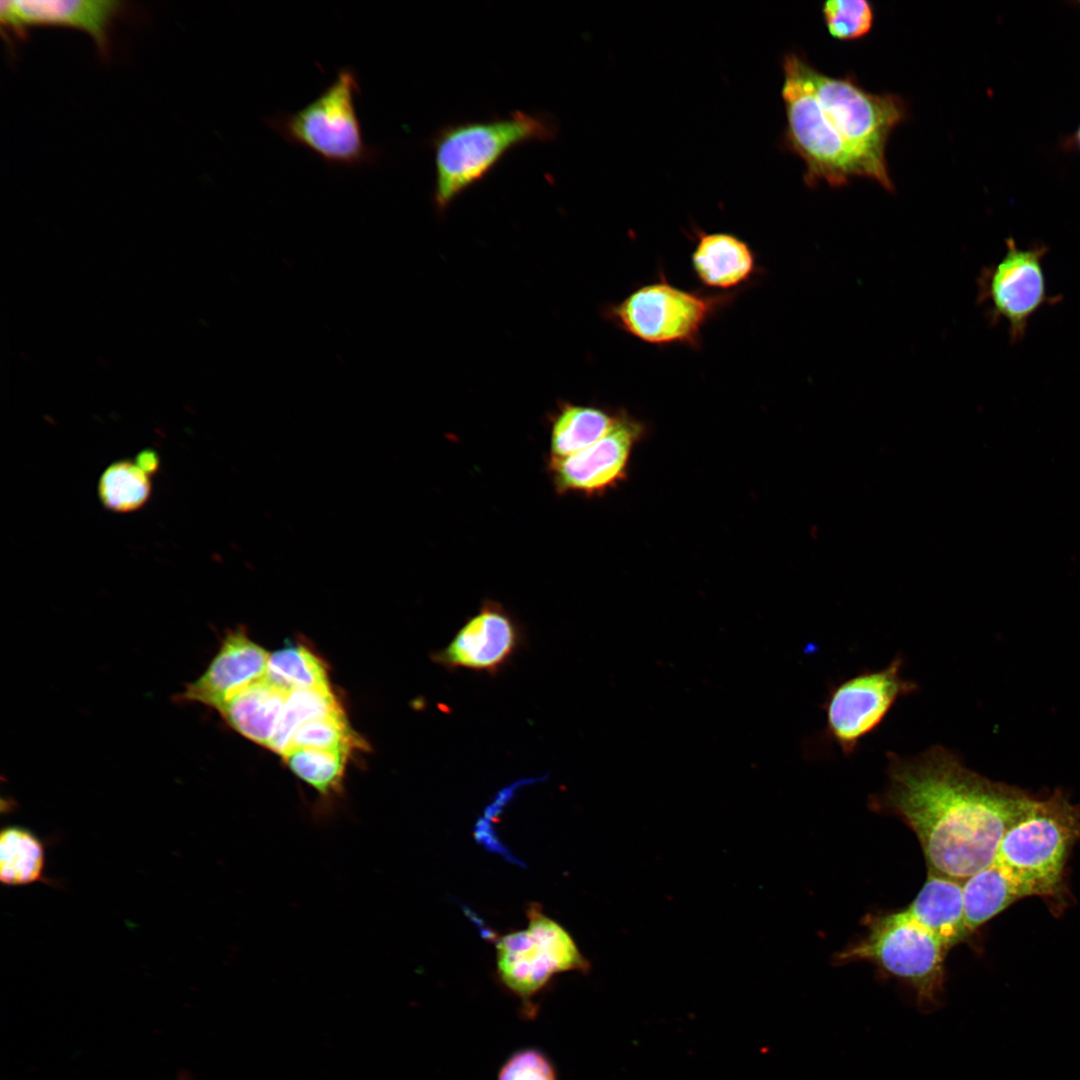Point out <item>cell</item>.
Wrapping results in <instances>:
<instances>
[{
    "instance_id": "cell-1",
    "label": "cell",
    "mask_w": 1080,
    "mask_h": 1080,
    "mask_svg": "<svg viewBox=\"0 0 1080 1080\" xmlns=\"http://www.w3.org/2000/svg\"><path fill=\"white\" fill-rule=\"evenodd\" d=\"M888 785L872 807L901 818L916 834L930 871L961 881L988 866L1002 837L1031 799L968 769L933 745L913 757L887 753Z\"/></svg>"
},
{
    "instance_id": "cell-2",
    "label": "cell",
    "mask_w": 1080,
    "mask_h": 1080,
    "mask_svg": "<svg viewBox=\"0 0 1080 1080\" xmlns=\"http://www.w3.org/2000/svg\"><path fill=\"white\" fill-rule=\"evenodd\" d=\"M1080 838V806L1060 792L1031 798L985 867L1006 908L1026 897L1059 898L1068 855Z\"/></svg>"
},
{
    "instance_id": "cell-3",
    "label": "cell",
    "mask_w": 1080,
    "mask_h": 1080,
    "mask_svg": "<svg viewBox=\"0 0 1080 1080\" xmlns=\"http://www.w3.org/2000/svg\"><path fill=\"white\" fill-rule=\"evenodd\" d=\"M557 133V124L549 115L523 111L442 127L430 140L436 208L445 210L460 194L482 181L512 149L554 140Z\"/></svg>"
},
{
    "instance_id": "cell-4",
    "label": "cell",
    "mask_w": 1080,
    "mask_h": 1080,
    "mask_svg": "<svg viewBox=\"0 0 1080 1080\" xmlns=\"http://www.w3.org/2000/svg\"><path fill=\"white\" fill-rule=\"evenodd\" d=\"M360 94L358 74L354 68L345 66L303 108L280 112L264 120L286 142L311 151L331 167L372 165L381 150L364 138L356 108Z\"/></svg>"
},
{
    "instance_id": "cell-5",
    "label": "cell",
    "mask_w": 1080,
    "mask_h": 1080,
    "mask_svg": "<svg viewBox=\"0 0 1080 1080\" xmlns=\"http://www.w3.org/2000/svg\"><path fill=\"white\" fill-rule=\"evenodd\" d=\"M734 292H704L678 287L661 271L604 311L606 319L629 336L657 347L698 349L708 322L731 305Z\"/></svg>"
},
{
    "instance_id": "cell-6",
    "label": "cell",
    "mask_w": 1080,
    "mask_h": 1080,
    "mask_svg": "<svg viewBox=\"0 0 1080 1080\" xmlns=\"http://www.w3.org/2000/svg\"><path fill=\"white\" fill-rule=\"evenodd\" d=\"M949 949L906 910L870 921L864 938L836 954L838 964L869 962L883 974L908 985L920 1010H935L945 984Z\"/></svg>"
},
{
    "instance_id": "cell-7",
    "label": "cell",
    "mask_w": 1080,
    "mask_h": 1080,
    "mask_svg": "<svg viewBox=\"0 0 1080 1080\" xmlns=\"http://www.w3.org/2000/svg\"><path fill=\"white\" fill-rule=\"evenodd\" d=\"M807 74L825 116L863 166L866 177L893 190L885 149L891 131L906 116L904 100L895 94L871 93L849 76H829L809 63Z\"/></svg>"
},
{
    "instance_id": "cell-8",
    "label": "cell",
    "mask_w": 1080,
    "mask_h": 1080,
    "mask_svg": "<svg viewBox=\"0 0 1080 1080\" xmlns=\"http://www.w3.org/2000/svg\"><path fill=\"white\" fill-rule=\"evenodd\" d=\"M807 61L791 52L784 56L781 96L786 113L784 143L805 164L804 181L841 186L865 170L825 116L807 74Z\"/></svg>"
},
{
    "instance_id": "cell-9",
    "label": "cell",
    "mask_w": 1080,
    "mask_h": 1080,
    "mask_svg": "<svg viewBox=\"0 0 1080 1080\" xmlns=\"http://www.w3.org/2000/svg\"><path fill=\"white\" fill-rule=\"evenodd\" d=\"M528 926L500 937L496 969L503 986L521 1002L523 1015L537 1014L536 997L551 979L564 972L587 973L590 963L568 931L545 915L537 904L527 911Z\"/></svg>"
},
{
    "instance_id": "cell-10",
    "label": "cell",
    "mask_w": 1080,
    "mask_h": 1080,
    "mask_svg": "<svg viewBox=\"0 0 1080 1080\" xmlns=\"http://www.w3.org/2000/svg\"><path fill=\"white\" fill-rule=\"evenodd\" d=\"M902 667L898 655L883 669L860 672L829 689L823 704L825 732L845 756L879 728L898 699L918 690L901 676Z\"/></svg>"
},
{
    "instance_id": "cell-11",
    "label": "cell",
    "mask_w": 1080,
    "mask_h": 1080,
    "mask_svg": "<svg viewBox=\"0 0 1080 1080\" xmlns=\"http://www.w3.org/2000/svg\"><path fill=\"white\" fill-rule=\"evenodd\" d=\"M1047 252L1042 243L1022 248L1009 238L1001 259L985 267L978 278V303L987 308L991 323L1008 326L1012 343L1025 337L1029 321L1041 308L1058 302L1059 297L1047 290L1043 268Z\"/></svg>"
},
{
    "instance_id": "cell-12",
    "label": "cell",
    "mask_w": 1080,
    "mask_h": 1080,
    "mask_svg": "<svg viewBox=\"0 0 1080 1080\" xmlns=\"http://www.w3.org/2000/svg\"><path fill=\"white\" fill-rule=\"evenodd\" d=\"M522 625L500 603L484 600L449 643L431 653V660L448 671L467 669L495 676L524 645Z\"/></svg>"
},
{
    "instance_id": "cell-13",
    "label": "cell",
    "mask_w": 1080,
    "mask_h": 1080,
    "mask_svg": "<svg viewBox=\"0 0 1080 1080\" xmlns=\"http://www.w3.org/2000/svg\"><path fill=\"white\" fill-rule=\"evenodd\" d=\"M644 425L620 410L612 429L590 447L565 458H548L547 470L558 494L599 495L623 480Z\"/></svg>"
},
{
    "instance_id": "cell-14",
    "label": "cell",
    "mask_w": 1080,
    "mask_h": 1080,
    "mask_svg": "<svg viewBox=\"0 0 1080 1080\" xmlns=\"http://www.w3.org/2000/svg\"><path fill=\"white\" fill-rule=\"evenodd\" d=\"M268 658V652L243 629L230 631L206 670L186 684L176 700L200 703L218 711L240 690L266 675Z\"/></svg>"
},
{
    "instance_id": "cell-15",
    "label": "cell",
    "mask_w": 1080,
    "mask_h": 1080,
    "mask_svg": "<svg viewBox=\"0 0 1080 1080\" xmlns=\"http://www.w3.org/2000/svg\"><path fill=\"white\" fill-rule=\"evenodd\" d=\"M123 4L111 0H2L0 17L3 25L15 31L42 25L80 29L105 55L112 25L124 10Z\"/></svg>"
},
{
    "instance_id": "cell-16",
    "label": "cell",
    "mask_w": 1080,
    "mask_h": 1080,
    "mask_svg": "<svg viewBox=\"0 0 1080 1080\" xmlns=\"http://www.w3.org/2000/svg\"><path fill=\"white\" fill-rule=\"evenodd\" d=\"M690 255L696 279L715 292H734L760 272L751 246L732 233L695 231Z\"/></svg>"
},
{
    "instance_id": "cell-17",
    "label": "cell",
    "mask_w": 1080,
    "mask_h": 1080,
    "mask_svg": "<svg viewBox=\"0 0 1080 1080\" xmlns=\"http://www.w3.org/2000/svg\"><path fill=\"white\" fill-rule=\"evenodd\" d=\"M906 910L948 949L970 935L965 925L961 880L929 870L926 882Z\"/></svg>"
},
{
    "instance_id": "cell-18",
    "label": "cell",
    "mask_w": 1080,
    "mask_h": 1080,
    "mask_svg": "<svg viewBox=\"0 0 1080 1080\" xmlns=\"http://www.w3.org/2000/svg\"><path fill=\"white\" fill-rule=\"evenodd\" d=\"M289 692L264 676L227 701L218 712L236 732L268 748Z\"/></svg>"
},
{
    "instance_id": "cell-19",
    "label": "cell",
    "mask_w": 1080,
    "mask_h": 1080,
    "mask_svg": "<svg viewBox=\"0 0 1080 1080\" xmlns=\"http://www.w3.org/2000/svg\"><path fill=\"white\" fill-rule=\"evenodd\" d=\"M620 410L563 403L551 420L548 458L574 455L603 438L616 423Z\"/></svg>"
},
{
    "instance_id": "cell-20",
    "label": "cell",
    "mask_w": 1080,
    "mask_h": 1080,
    "mask_svg": "<svg viewBox=\"0 0 1080 1080\" xmlns=\"http://www.w3.org/2000/svg\"><path fill=\"white\" fill-rule=\"evenodd\" d=\"M350 752L318 748H292L283 757L290 771L313 788L321 801L332 803L343 793Z\"/></svg>"
},
{
    "instance_id": "cell-21",
    "label": "cell",
    "mask_w": 1080,
    "mask_h": 1080,
    "mask_svg": "<svg viewBox=\"0 0 1080 1080\" xmlns=\"http://www.w3.org/2000/svg\"><path fill=\"white\" fill-rule=\"evenodd\" d=\"M45 849L29 829L10 825L0 835V880L9 886L44 880Z\"/></svg>"
},
{
    "instance_id": "cell-22",
    "label": "cell",
    "mask_w": 1080,
    "mask_h": 1080,
    "mask_svg": "<svg viewBox=\"0 0 1080 1080\" xmlns=\"http://www.w3.org/2000/svg\"><path fill=\"white\" fill-rule=\"evenodd\" d=\"M265 676L288 692L332 690L326 663L302 644H288L269 654Z\"/></svg>"
},
{
    "instance_id": "cell-23",
    "label": "cell",
    "mask_w": 1080,
    "mask_h": 1080,
    "mask_svg": "<svg viewBox=\"0 0 1080 1080\" xmlns=\"http://www.w3.org/2000/svg\"><path fill=\"white\" fill-rule=\"evenodd\" d=\"M344 711L332 690L299 689L289 692L276 734L268 748L281 756L295 732L305 723Z\"/></svg>"
},
{
    "instance_id": "cell-24",
    "label": "cell",
    "mask_w": 1080,
    "mask_h": 1080,
    "mask_svg": "<svg viewBox=\"0 0 1080 1080\" xmlns=\"http://www.w3.org/2000/svg\"><path fill=\"white\" fill-rule=\"evenodd\" d=\"M149 475L136 463L121 460L109 465L98 483V494L103 505L118 513L140 509L151 494Z\"/></svg>"
},
{
    "instance_id": "cell-25",
    "label": "cell",
    "mask_w": 1080,
    "mask_h": 1080,
    "mask_svg": "<svg viewBox=\"0 0 1080 1080\" xmlns=\"http://www.w3.org/2000/svg\"><path fill=\"white\" fill-rule=\"evenodd\" d=\"M301 747L343 750L352 753L354 750L366 749L367 745L349 725L342 711L313 719L302 725L293 735L287 751Z\"/></svg>"
},
{
    "instance_id": "cell-26",
    "label": "cell",
    "mask_w": 1080,
    "mask_h": 1080,
    "mask_svg": "<svg viewBox=\"0 0 1080 1080\" xmlns=\"http://www.w3.org/2000/svg\"><path fill=\"white\" fill-rule=\"evenodd\" d=\"M822 13L829 34L838 40L858 39L873 26V8L866 0H828Z\"/></svg>"
},
{
    "instance_id": "cell-27",
    "label": "cell",
    "mask_w": 1080,
    "mask_h": 1080,
    "mask_svg": "<svg viewBox=\"0 0 1080 1080\" xmlns=\"http://www.w3.org/2000/svg\"><path fill=\"white\" fill-rule=\"evenodd\" d=\"M497 1080H558L552 1060L538 1048L513 1052L499 1069Z\"/></svg>"
},
{
    "instance_id": "cell-28",
    "label": "cell",
    "mask_w": 1080,
    "mask_h": 1080,
    "mask_svg": "<svg viewBox=\"0 0 1080 1080\" xmlns=\"http://www.w3.org/2000/svg\"><path fill=\"white\" fill-rule=\"evenodd\" d=\"M135 463L148 475L155 473L159 468V457L153 450L147 449L141 451L135 460Z\"/></svg>"
},
{
    "instance_id": "cell-29",
    "label": "cell",
    "mask_w": 1080,
    "mask_h": 1080,
    "mask_svg": "<svg viewBox=\"0 0 1080 1080\" xmlns=\"http://www.w3.org/2000/svg\"><path fill=\"white\" fill-rule=\"evenodd\" d=\"M1068 144L1075 150L1080 152V124L1075 130V132L1072 134V136L1069 137Z\"/></svg>"
},
{
    "instance_id": "cell-30",
    "label": "cell",
    "mask_w": 1080,
    "mask_h": 1080,
    "mask_svg": "<svg viewBox=\"0 0 1080 1080\" xmlns=\"http://www.w3.org/2000/svg\"><path fill=\"white\" fill-rule=\"evenodd\" d=\"M179 1080H187V1079L183 1077V1078H181V1079H179Z\"/></svg>"
},
{
    "instance_id": "cell-31",
    "label": "cell",
    "mask_w": 1080,
    "mask_h": 1080,
    "mask_svg": "<svg viewBox=\"0 0 1080 1080\" xmlns=\"http://www.w3.org/2000/svg\"><path fill=\"white\" fill-rule=\"evenodd\" d=\"M1077 4H1078V5L1080 6V1H1079V2H1077Z\"/></svg>"
}]
</instances>
